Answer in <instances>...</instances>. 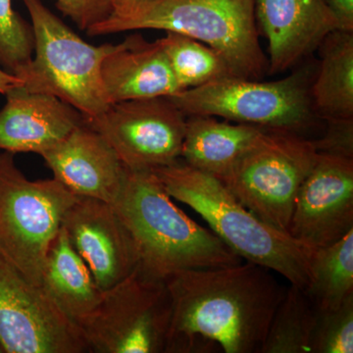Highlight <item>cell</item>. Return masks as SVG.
Segmentation results:
<instances>
[{
	"label": "cell",
	"instance_id": "1",
	"mask_svg": "<svg viewBox=\"0 0 353 353\" xmlns=\"http://www.w3.org/2000/svg\"><path fill=\"white\" fill-rule=\"evenodd\" d=\"M171 296L165 353H260L285 294L271 270L243 260L165 280Z\"/></svg>",
	"mask_w": 353,
	"mask_h": 353
},
{
	"label": "cell",
	"instance_id": "2",
	"mask_svg": "<svg viewBox=\"0 0 353 353\" xmlns=\"http://www.w3.org/2000/svg\"><path fill=\"white\" fill-rule=\"evenodd\" d=\"M111 204L131 232L138 248V268L148 277L165 281L179 271L243 261L211 230L176 208L154 172L128 169Z\"/></svg>",
	"mask_w": 353,
	"mask_h": 353
},
{
	"label": "cell",
	"instance_id": "3",
	"mask_svg": "<svg viewBox=\"0 0 353 353\" xmlns=\"http://www.w3.org/2000/svg\"><path fill=\"white\" fill-rule=\"evenodd\" d=\"M152 172L172 199L199 213L211 231L245 261L275 272L290 285L307 289L315 250L260 219L214 176L179 160Z\"/></svg>",
	"mask_w": 353,
	"mask_h": 353
},
{
	"label": "cell",
	"instance_id": "4",
	"mask_svg": "<svg viewBox=\"0 0 353 353\" xmlns=\"http://www.w3.org/2000/svg\"><path fill=\"white\" fill-rule=\"evenodd\" d=\"M139 30L179 32L197 39L219 52L238 78L260 80L268 72L255 0H158L138 15L108 18L87 32L94 37Z\"/></svg>",
	"mask_w": 353,
	"mask_h": 353
},
{
	"label": "cell",
	"instance_id": "5",
	"mask_svg": "<svg viewBox=\"0 0 353 353\" xmlns=\"http://www.w3.org/2000/svg\"><path fill=\"white\" fill-rule=\"evenodd\" d=\"M31 17L34 55L22 80L31 92L54 95L85 119L110 106L101 78V65L113 44L88 43L41 0H22Z\"/></svg>",
	"mask_w": 353,
	"mask_h": 353
},
{
	"label": "cell",
	"instance_id": "6",
	"mask_svg": "<svg viewBox=\"0 0 353 353\" xmlns=\"http://www.w3.org/2000/svg\"><path fill=\"white\" fill-rule=\"evenodd\" d=\"M14 158L0 153V254L41 287L51 243L79 196L54 178L29 180Z\"/></svg>",
	"mask_w": 353,
	"mask_h": 353
},
{
	"label": "cell",
	"instance_id": "7",
	"mask_svg": "<svg viewBox=\"0 0 353 353\" xmlns=\"http://www.w3.org/2000/svg\"><path fill=\"white\" fill-rule=\"evenodd\" d=\"M313 78L309 66L274 82L232 77L182 90L169 99L185 116H214L301 134L316 116L310 95Z\"/></svg>",
	"mask_w": 353,
	"mask_h": 353
},
{
	"label": "cell",
	"instance_id": "8",
	"mask_svg": "<svg viewBox=\"0 0 353 353\" xmlns=\"http://www.w3.org/2000/svg\"><path fill=\"white\" fill-rule=\"evenodd\" d=\"M317 157L301 134L264 129L220 181L257 217L288 233L297 192Z\"/></svg>",
	"mask_w": 353,
	"mask_h": 353
},
{
	"label": "cell",
	"instance_id": "9",
	"mask_svg": "<svg viewBox=\"0 0 353 353\" xmlns=\"http://www.w3.org/2000/svg\"><path fill=\"white\" fill-rule=\"evenodd\" d=\"M171 312L166 282L137 268L77 325L90 352L165 353Z\"/></svg>",
	"mask_w": 353,
	"mask_h": 353
},
{
	"label": "cell",
	"instance_id": "10",
	"mask_svg": "<svg viewBox=\"0 0 353 353\" xmlns=\"http://www.w3.org/2000/svg\"><path fill=\"white\" fill-rule=\"evenodd\" d=\"M187 116L169 97L116 102L85 123L129 170L153 171L181 158Z\"/></svg>",
	"mask_w": 353,
	"mask_h": 353
},
{
	"label": "cell",
	"instance_id": "11",
	"mask_svg": "<svg viewBox=\"0 0 353 353\" xmlns=\"http://www.w3.org/2000/svg\"><path fill=\"white\" fill-rule=\"evenodd\" d=\"M0 343L6 353L90 352L78 325L1 254Z\"/></svg>",
	"mask_w": 353,
	"mask_h": 353
},
{
	"label": "cell",
	"instance_id": "12",
	"mask_svg": "<svg viewBox=\"0 0 353 353\" xmlns=\"http://www.w3.org/2000/svg\"><path fill=\"white\" fill-rule=\"evenodd\" d=\"M353 230V159L318 153L299 187L288 234L311 250Z\"/></svg>",
	"mask_w": 353,
	"mask_h": 353
},
{
	"label": "cell",
	"instance_id": "13",
	"mask_svg": "<svg viewBox=\"0 0 353 353\" xmlns=\"http://www.w3.org/2000/svg\"><path fill=\"white\" fill-rule=\"evenodd\" d=\"M72 245L105 292L138 268V248L112 204L79 196L62 220Z\"/></svg>",
	"mask_w": 353,
	"mask_h": 353
},
{
	"label": "cell",
	"instance_id": "14",
	"mask_svg": "<svg viewBox=\"0 0 353 353\" xmlns=\"http://www.w3.org/2000/svg\"><path fill=\"white\" fill-rule=\"evenodd\" d=\"M41 157L53 178L78 196L113 203L126 178L112 146L85 121Z\"/></svg>",
	"mask_w": 353,
	"mask_h": 353
},
{
	"label": "cell",
	"instance_id": "15",
	"mask_svg": "<svg viewBox=\"0 0 353 353\" xmlns=\"http://www.w3.org/2000/svg\"><path fill=\"white\" fill-rule=\"evenodd\" d=\"M257 26L268 41V73L296 66L340 24L325 0H255Z\"/></svg>",
	"mask_w": 353,
	"mask_h": 353
},
{
	"label": "cell",
	"instance_id": "16",
	"mask_svg": "<svg viewBox=\"0 0 353 353\" xmlns=\"http://www.w3.org/2000/svg\"><path fill=\"white\" fill-rule=\"evenodd\" d=\"M6 97V105L0 110V150L3 152L41 155L85 121L77 109L54 95L21 87Z\"/></svg>",
	"mask_w": 353,
	"mask_h": 353
},
{
	"label": "cell",
	"instance_id": "17",
	"mask_svg": "<svg viewBox=\"0 0 353 353\" xmlns=\"http://www.w3.org/2000/svg\"><path fill=\"white\" fill-rule=\"evenodd\" d=\"M101 78L110 104L170 97L182 92L159 41L131 34L112 50L101 65Z\"/></svg>",
	"mask_w": 353,
	"mask_h": 353
},
{
	"label": "cell",
	"instance_id": "18",
	"mask_svg": "<svg viewBox=\"0 0 353 353\" xmlns=\"http://www.w3.org/2000/svg\"><path fill=\"white\" fill-rule=\"evenodd\" d=\"M263 131L214 116H187L181 158L185 164L221 180Z\"/></svg>",
	"mask_w": 353,
	"mask_h": 353
},
{
	"label": "cell",
	"instance_id": "19",
	"mask_svg": "<svg viewBox=\"0 0 353 353\" xmlns=\"http://www.w3.org/2000/svg\"><path fill=\"white\" fill-rule=\"evenodd\" d=\"M41 288L69 319L78 324L101 303L103 292L60 228L44 260Z\"/></svg>",
	"mask_w": 353,
	"mask_h": 353
},
{
	"label": "cell",
	"instance_id": "20",
	"mask_svg": "<svg viewBox=\"0 0 353 353\" xmlns=\"http://www.w3.org/2000/svg\"><path fill=\"white\" fill-rule=\"evenodd\" d=\"M318 48L321 61L310 88L315 115L353 118V32H330Z\"/></svg>",
	"mask_w": 353,
	"mask_h": 353
},
{
	"label": "cell",
	"instance_id": "21",
	"mask_svg": "<svg viewBox=\"0 0 353 353\" xmlns=\"http://www.w3.org/2000/svg\"><path fill=\"white\" fill-rule=\"evenodd\" d=\"M310 270L311 284L304 292L318 310L338 308L353 296V230L315 250Z\"/></svg>",
	"mask_w": 353,
	"mask_h": 353
},
{
	"label": "cell",
	"instance_id": "22",
	"mask_svg": "<svg viewBox=\"0 0 353 353\" xmlns=\"http://www.w3.org/2000/svg\"><path fill=\"white\" fill-rule=\"evenodd\" d=\"M318 309L303 290L290 285L275 313L260 353H312Z\"/></svg>",
	"mask_w": 353,
	"mask_h": 353
},
{
	"label": "cell",
	"instance_id": "23",
	"mask_svg": "<svg viewBox=\"0 0 353 353\" xmlns=\"http://www.w3.org/2000/svg\"><path fill=\"white\" fill-rule=\"evenodd\" d=\"M158 41L183 90L236 77L219 52L197 39L167 32L166 36Z\"/></svg>",
	"mask_w": 353,
	"mask_h": 353
},
{
	"label": "cell",
	"instance_id": "24",
	"mask_svg": "<svg viewBox=\"0 0 353 353\" xmlns=\"http://www.w3.org/2000/svg\"><path fill=\"white\" fill-rule=\"evenodd\" d=\"M34 48L31 23L13 8L12 0H0V68L22 80Z\"/></svg>",
	"mask_w": 353,
	"mask_h": 353
},
{
	"label": "cell",
	"instance_id": "25",
	"mask_svg": "<svg viewBox=\"0 0 353 353\" xmlns=\"http://www.w3.org/2000/svg\"><path fill=\"white\" fill-rule=\"evenodd\" d=\"M353 352V296L338 308L318 310L312 353Z\"/></svg>",
	"mask_w": 353,
	"mask_h": 353
},
{
	"label": "cell",
	"instance_id": "26",
	"mask_svg": "<svg viewBox=\"0 0 353 353\" xmlns=\"http://www.w3.org/2000/svg\"><path fill=\"white\" fill-rule=\"evenodd\" d=\"M114 0H57V7L65 17L87 32L112 16Z\"/></svg>",
	"mask_w": 353,
	"mask_h": 353
},
{
	"label": "cell",
	"instance_id": "27",
	"mask_svg": "<svg viewBox=\"0 0 353 353\" xmlns=\"http://www.w3.org/2000/svg\"><path fill=\"white\" fill-rule=\"evenodd\" d=\"M327 123L324 136L312 141L317 152L353 159V118L330 119Z\"/></svg>",
	"mask_w": 353,
	"mask_h": 353
},
{
	"label": "cell",
	"instance_id": "28",
	"mask_svg": "<svg viewBox=\"0 0 353 353\" xmlns=\"http://www.w3.org/2000/svg\"><path fill=\"white\" fill-rule=\"evenodd\" d=\"M158 0H114V10L111 17L117 19L132 17L143 12Z\"/></svg>",
	"mask_w": 353,
	"mask_h": 353
},
{
	"label": "cell",
	"instance_id": "29",
	"mask_svg": "<svg viewBox=\"0 0 353 353\" xmlns=\"http://www.w3.org/2000/svg\"><path fill=\"white\" fill-rule=\"evenodd\" d=\"M333 11L340 30L353 32V0H325Z\"/></svg>",
	"mask_w": 353,
	"mask_h": 353
},
{
	"label": "cell",
	"instance_id": "30",
	"mask_svg": "<svg viewBox=\"0 0 353 353\" xmlns=\"http://www.w3.org/2000/svg\"><path fill=\"white\" fill-rule=\"evenodd\" d=\"M24 82L17 76L7 73L0 68V94L6 95L14 88L24 87Z\"/></svg>",
	"mask_w": 353,
	"mask_h": 353
},
{
	"label": "cell",
	"instance_id": "31",
	"mask_svg": "<svg viewBox=\"0 0 353 353\" xmlns=\"http://www.w3.org/2000/svg\"><path fill=\"white\" fill-rule=\"evenodd\" d=\"M0 353H6V352H4V348L3 347H2L1 343H0Z\"/></svg>",
	"mask_w": 353,
	"mask_h": 353
}]
</instances>
